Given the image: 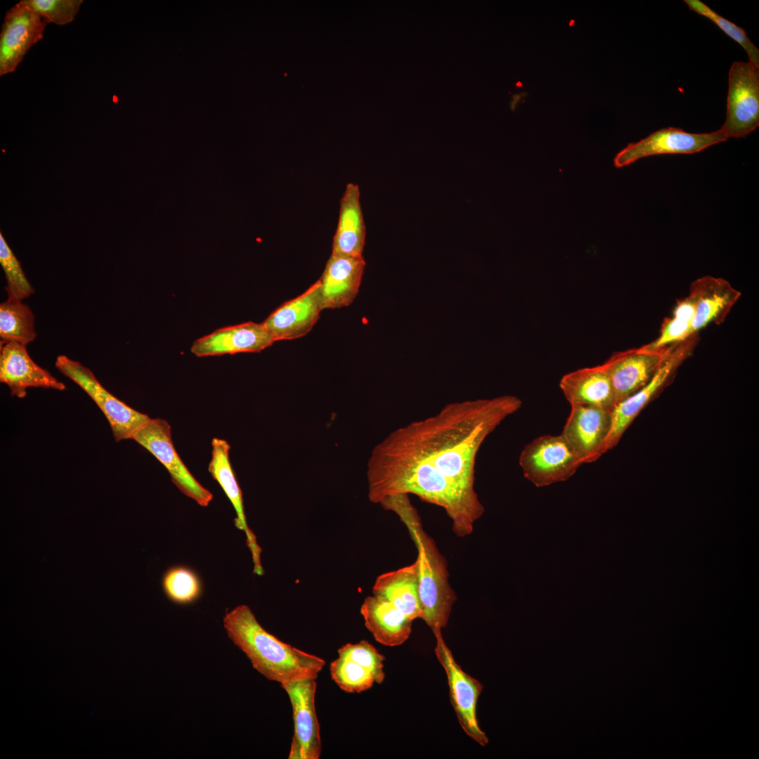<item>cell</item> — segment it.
I'll return each mask as SVG.
<instances>
[{
	"label": "cell",
	"instance_id": "6da1fadb",
	"mask_svg": "<svg viewBox=\"0 0 759 759\" xmlns=\"http://www.w3.org/2000/svg\"><path fill=\"white\" fill-rule=\"evenodd\" d=\"M521 405L512 395L450 403L435 415L389 433L368 462L370 501L379 504L392 494L415 495L443 508L457 536L469 535L484 513L474 490L478 452Z\"/></svg>",
	"mask_w": 759,
	"mask_h": 759
},
{
	"label": "cell",
	"instance_id": "7a4b0ae2",
	"mask_svg": "<svg viewBox=\"0 0 759 759\" xmlns=\"http://www.w3.org/2000/svg\"><path fill=\"white\" fill-rule=\"evenodd\" d=\"M223 626L252 667L269 680L283 685L302 678L316 679L325 665L323 659L285 643L266 631L247 605H239L227 612Z\"/></svg>",
	"mask_w": 759,
	"mask_h": 759
},
{
	"label": "cell",
	"instance_id": "3957f363",
	"mask_svg": "<svg viewBox=\"0 0 759 759\" xmlns=\"http://www.w3.org/2000/svg\"><path fill=\"white\" fill-rule=\"evenodd\" d=\"M379 505L394 512L406 526L417 550L419 594L422 619L434 635L441 634L448 623L456 595L448 577L447 564L433 539L424 531L421 519L406 493L383 498Z\"/></svg>",
	"mask_w": 759,
	"mask_h": 759
},
{
	"label": "cell",
	"instance_id": "277c9868",
	"mask_svg": "<svg viewBox=\"0 0 759 759\" xmlns=\"http://www.w3.org/2000/svg\"><path fill=\"white\" fill-rule=\"evenodd\" d=\"M696 339L695 334L685 341L673 345L651 379L636 392L616 403L611 411V425L604 443V453L618 444L636 417L670 382L677 368L692 353Z\"/></svg>",
	"mask_w": 759,
	"mask_h": 759
},
{
	"label": "cell",
	"instance_id": "5b68a950",
	"mask_svg": "<svg viewBox=\"0 0 759 759\" xmlns=\"http://www.w3.org/2000/svg\"><path fill=\"white\" fill-rule=\"evenodd\" d=\"M56 368L82 389L107 418L116 441L132 439L150 418L131 408L110 393L92 371L66 356H58Z\"/></svg>",
	"mask_w": 759,
	"mask_h": 759
},
{
	"label": "cell",
	"instance_id": "8992f818",
	"mask_svg": "<svg viewBox=\"0 0 759 759\" xmlns=\"http://www.w3.org/2000/svg\"><path fill=\"white\" fill-rule=\"evenodd\" d=\"M519 463L526 479L538 487L564 481L583 465L562 434L533 439L521 450Z\"/></svg>",
	"mask_w": 759,
	"mask_h": 759
},
{
	"label": "cell",
	"instance_id": "52a82bcc",
	"mask_svg": "<svg viewBox=\"0 0 759 759\" xmlns=\"http://www.w3.org/2000/svg\"><path fill=\"white\" fill-rule=\"evenodd\" d=\"M759 125V67L735 61L729 71L727 112L720 129L727 138H741Z\"/></svg>",
	"mask_w": 759,
	"mask_h": 759
},
{
	"label": "cell",
	"instance_id": "ba28073f",
	"mask_svg": "<svg viewBox=\"0 0 759 759\" xmlns=\"http://www.w3.org/2000/svg\"><path fill=\"white\" fill-rule=\"evenodd\" d=\"M133 440L153 454L167 469L172 482L186 496L207 507L212 493L192 475L177 453L171 439V427L161 418L150 419L132 436Z\"/></svg>",
	"mask_w": 759,
	"mask_h": 759
},
{
	"label": "cell",
	"instance_id": "9c48e42d",
	"mask_svg": "<svg viewBox=\"0 0 759 759\" xmlns=\"http://www.w3.org/2000/svg\"><path fill=\"white\" fill-rule=\"evenodd\" d=\"M435 637V654L446 672L450 701L459 723L467 735L481 746H486L488 739L479 727L476 713L477 701L484 686L462 670L455 661L442 635H436Z\"/></svg>",
	"mask_w": 759,
	"mask_h": 759
},
{
	"label": "cell",
	"instance_id": "30bf717a",
	"mask_svg": "<svg viewBox=\"0 0 759 759\" xmlns=\"http://www.w3.org/2000/svg\"><path fill=\"white\" fill-rule=\"evenodd\" d=\"M316 679L307 677L280 685L289 696L294 732L290 759H318L321 753L320 725L315 706Z\"/></svg>",
	"mask_w": 759,
	"mask_h": 759
},
{
	"label": "cell",
	"instance_id": "8fae6325",
	"mask_svg": "<svg viewBox=\"0 0 759 759\" xmlns=\"http://www.w3.org/2000/svg\"><path fill=\"white\" fill-rule=\"evenodd\" d=\"M46 24L25 0L7 11L0 34V76L16 70L27 51L43 39Z\"/></svg>",
	"mask_w": 759,
	"mask_h": 759
},
{
	"label": "cell",
	"instance_id": "7c38bea8",
	"mask_svg": "<svg viewBox=\"0 0 759 759\" xmlns=\"http://www.w3.org/2000/svg\"><path fill=\"white\" fill-rule=\"evenodd\" d=\"M727 139L720 129L711 133L693 134L679 128H663L637 143L628 144L616 155L614 165L623 167L653 155L693 154Z\"/></svg>",
	"mask_w": 759,
	"mask_h": 759
},
{
	"label": "cell",
	"instance_id": "4fadbf2b",
	"mask_svg": "<svg viewBox=\"0 0 759 759\" xmlns=\"http://www.w3.org/2000/svg\"><path fill=\"white\" fill-rule=\"evenodd\" d=\"M611 411L591 406H571L562 434L582 464L595 462L604 453L611 425Z\"/></svg>",
	"mask_w": 759,
	"mask_h": 759
},
{
	"label": "cell",
	"instance_id": "5bb4252c",
	"mask_svg": "<svg viewBox=\"0 0 759 759\" xmlns=\"http://www.w3.org/2000/svg\"><path fill=\"white\" fill-rule=\"evenodd\" d=\"M672 346L661 350H650L642 346L619 351L602 364L610 377L616 403L636 392L651 379Z\"/></svg>",
	"mask_w": 759,
	"mask_h": 759
},
{
	"label": "cell",
	"instance_id": "9a60e30c",
	"mask_svg": "<svg viewBox=\"0 0 759 759\" xmlns=\"http://www.w3.org/2000/svg\"><path fill=\"white\" fill-rule=\"evenodd\" d=\"M0 382L13 396L27 395V389L40 387L63 391L65 385L41 368L30 356L26 345L15 342L0 343Z\"/></svg>",
	"mask_w": 759,
	"mask_h": 759
},
{
	"label": "cell",
	"instance_id": "2e32d148",
	"mask_svg": "<svg viewBox=\"0 0 759 759\" xmlns=\"http://www.w3.org/2000/svg\"><path fill=\"white\" fill-rule=\"evenodd\" d=\"M323 310L320 281L301 295L285 302L263 322L275 342L301 337L309 333Z\"/></svg>",
	"mask_w": 759,
	"mask_h": 759
},
{
	"label": "cell",
	"instance_id": "e0dca14e",
	"mask_svg": "<svg viewBox=\"0 0 759 759\" xmlns=\"http://www.w3.org/2000/svg\"><path fill=\"white\" fill-rule=\"evenodd\" d=\"M274 342L263 323L247 322L220 328L197 339L190 351L197 357L260 352Z\"/></svg>",
	"mask_w": 759,
	"mask_h": 759
},
{
	"label": "cell",
	"instance_id": "ac0fdd59",
	"mask_svg": "<svg viewBox=\"0 0 759 759\" xmlns=\"http://www.w3.org/2000/svg\"><path fill=\"white\" fill-rule=\"evenodd\" d=\"M212 459L208 466V471L216 480L231 502L236 517L234 519L235 527L244 531L246 536V545L248 547L253 562V571L258 576L264 573L261 561V548L259 545L255 534L248 526L244 510L242 491L238 485L235 475L229 460L230 445L224 440L214 438L212 441Z\"/></svg>",
	"mask_w": 759,
	"mask_h": 759
},
{
	"label": "cell",
	"instance_id": "d6986e66",
	"mask_svg": "<svg viewBox=\"0 0 759 759\" xmlns=\"http://www.w3.org/2000/svg\"><path fill=\"white\" fill-rule=\"evenodd\" d=\"M365 267L363 257L331 254L319 279L323 309L351 304L358 293Z\"/></svg>",
	"mask_w": 759,
	"mask_h": 759
},
{
	"label": "cell",
	"instance_id": "ffe728a7",
	"mask_svg": "<svg viewBox=\"0 0 759 759\" xmlns=\"http://www.w3.org/2000/svg\"><path fill=\"white\" fill-rule=\"evenodd\" d=\"M695 303L691 334L711 323H722L740 297L741 292L722 278L704 276L695 280L689 294Z\"/></svg>",
	"mask_w": 759,
	"mask_h": 759
},
{
	"label": "cell",
	"instance_id": "44dd1931",
	"mask_svg": "<svg viewBox=\"0 0 759 759\" xmlns=\"http://www.w3.org/2000/svg\"><path fill=\"white\" fill-rule=\"evenodd\" d=\"M559 387L571 406H591L611 410L616 404L610 377L602 364L564 375Z\"/></svg>",
	"mask_w": 759,
	"mask_h": 759
},
{
	"label": "cell",
	"instance_id": "7402d4cb",
	"mask_svg": "<svg viewBox=\"0 0 759 759\" xmlns=\"http://www.w3.org/2000/svg\"><path fill=\"white\" fill-rule=\"evenodd\" d=\"M360 611L365 627L379 643L396 647L409 638L413 620L384 598L375 595L365 597Z\"/></svg>",
	"mask_w": 759,
	"mask_h": 759
},
{
	"label": "cell",
	"instance_id": "603a6c76",
	"mask_svg": "<svg viewBox=\"0 0 759 759\" xmlns=\"http://www.w3.org/2000/svg\"><path fill=\"white\" fill-rule=\"evenodd\" d=\"M365 233L360 189L357 184L349 183L340 200L339 219L333 236L331 254L363 257Z\"/></svg>",
	"mask_w": 759,
	"mask_h": 759
},
{
	"label": "cell",
	"instance_id": "cb8c5ba5",
	"mask_svg": "<svg viewBox=\"0 0 759 759\" xmlns=\"http://www.w3.org/2000/svg\"><path fill=\"white\" fill-rule=\"evenodd\" d=\"M419 586L418 562L416 559L410 565L377 576L372 593L388 600L414 621L421 618L422 614Z\"/></svg>",
	"mask_w": 759,
	"mask_h": 759
},
{
	"label": "cell",
	"instance_id": "d4e9b609",
	"mask_svg": "<svg viewBox=\"0 0 759 759\" xmlns=\"http://www.w3.org/2000/svg\"><path fill=\"white\" fill-rule=\"evenodd\" d=\"M0 337L2 342H15L24 345L37 337L34 316L22 301L7 299L0 304Z\"/></svg>",
	"mask_w": 759,
	"mask_h": 759
},
{
	"label": "cell",
	"instance_id": "484cf974",
	"mask_svg": "<svg viewBox=\"0 0 759 759\" xmlns=\"http://www.w3.org/2000/svg\"><path fill=\"white\" fill-rule=\"evenodd\" d=\"M162 585L167 598L181 605L193 603L202 592L198 575L184 566L169 568L162 577Z\"/></svg>",
	"mask_w": 759,
	"mask_h": 759
},
{
	"label": "cell",
	"instance_id": "4316f807",
	"mask_svg": "<svg viewBox=\"0 0 759 759\" xmlns=\"http://www.w3.org/2000/svg\"><path fill=\"white\" fill-rule=\"evenodd\" d=\"M330 673L337 685L347 693L362 692L372 687L375 682L370 670L341 657L331 662Z\"/></svg>",
	"mask_w": 759,
	"mask_h": 759
},
{
	"label": "cell",
	"instance_id": "83f0119b",
	"mask_svg": "<svg viewBox=\"0 0 759 759\" xmlns=\"http://www.w3.org/2000/svg\"><path fill=\"white\" fill-rule=\"evenodd\" d=\"M0 264L6 278L8 299L22 301L34 293L21 265L0 233Z\"/></svg>",
	"mask_w": 759,
	"mask_h": 759
},
{
	"label": "cell",
	"instance_id": "f1b7e54d",
	"mask_svg": "<svg viewBox=\"0 0 759 759\" xmlns=\"http://www.w3.org/2000/svg\"><path fill=\"white\" fill-rule=\"evenodd\" d=\"M684 1L690 10L709 19L728 37L740 44L748 56V62L759 67V49L748 39L744 30L724 18L699 0Z\"/></svg>",
	"mask_w": 759,
	"mask_h": 759
},
{
	"label": "cell",
	"instance_id": "f546056e",
	"mask_svg": "<svg viewBox=\"0 0 759 759\" xmlns=\"http://www.w3.org/2000/svg\"><path fill=\"white\" fill-rule=\"evenodd\" d=\"M337 653L339 657L349 659L370 670L375 682H383L385 677V657L367 640H361L355 644L346 643L339 648Z\"/></svg>",
	"mask_w": 759,
	"mask_h": 759
},
{
	"label": "cell",
	"instance_id": "4dcf8cb0",
	"mask_svg": "<svg viewBox=\"0 0 759 759\" xmlns=\"http://www.w3.org/2000/svg\"><path fill=\"white\" fill-rule=\"evenodd\" d=\"M46 23L67 25L74 19L82 0H25Z\"/></svg>",
	"mask_w": 759,
	"mask_h": 759
},
{
	"label": "cell",
	"instance_id": "1f68e13d",
	"mask_svg": "<svg viewBox=\"0 0 759 759\" xmlns=\"http://www.w3.org/2000/svg\"><path fill=\"white\" fill-rule=\"evenodd\" d=\"M692 335L691 322L673 315L664 320L658 337L643 346L650 350L665 349L685 341Z\"/></svg>",
	"mask_w": 759,
	"mask_h": 759
},
{
	"label": "cell",
	"instance_id": "d6a6232c",
	"mask_svg": "<svg viewBox=\"0 0 759 759\" xmlns=\"http://www.w3.org/2000/svg\"><path fill=\"white\" fill-rule=\"evenodd\" d=\"M524 93H519V94H515V95H514L512 96V100L511 104H510L511 108L512 109V110L515 108L516 105L519 102V100H521L522 96H524Z\"/></svg>",
	"mask_w": 759,
	"mask_h": 759
}]
</instances>
